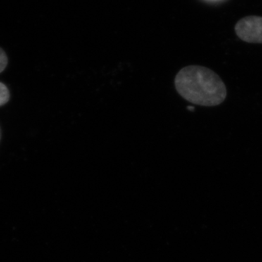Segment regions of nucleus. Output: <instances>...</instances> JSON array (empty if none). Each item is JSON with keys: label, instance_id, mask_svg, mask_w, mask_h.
I'll return each instance as SVG.
<instances>
[{"label": "nucleus", "instance_id": "nucleus-1", "mask_svg": "<svg viewBox=\"0 0 262 262\" xmlns=\"http://www.w3.org/2000/svg\"><path fill=\"white\" fill-rule=\"evenodd\" d=\"M174 84L178 94L193 104L218 106L227 97V88L220 76L201 66L182 69L176 76Z\"/></svg>", "mask_w": 262, "mask_h": 262}, {"label": "nucleus", "instance_id": "nucleus-2", "mask_svg": "<svg viewBox=\"0 0 262 262\" xmlns=\"http://www.w3.org/2000/svg\"><path fill=\"white\" fill-rule=\"evenodd\" d=\"M239 39L248 43H262V17L247 16L239 20L234 27Z\"/></svg>", "mask_w": 262, "mask_h": 262}, {"label": "nucleus", "instance_id": "nucleus-3", "mask_svg": "<svg viewBox=\"0 0 262 262\" xmlns=\"http://www.w3.org/2000/svg\"><path fill=\"white\" fill-rule=\"evenodd\" d=\"M10 93L6 84L0 82V106H4L10 101Z\"/></svg>", "mask_w": 262, "mask_h": 262}, {"label": "nucleus", "instance_id": "nucleus-4", "mask_svg": "<svg viewBox=\"0 0 262 262\" xmlns=\"http://www.w3.org/2000/svg\"><path fill=\"white\" fill-rule=\"evenodd\" d=\"M8 64V57L6 52L0 47V74L4 72Z\"/></svg>", "mask_w": 262, "mask_h": 262}, {"label": "nucleus", "instance_id": "nucleus-5", "mask_svg": "<svg viewBox=\"0 0 262 262\" xmlns=\"http://www.w3.org/2000/svg\"><path fill=\"white\" fill-rule=\"evenodd\" d=\"M1 139H2V129H1V127H0V142H1Z\"/></svg>", "mask_w": 262, "mask_h": 262}]
</instances>
